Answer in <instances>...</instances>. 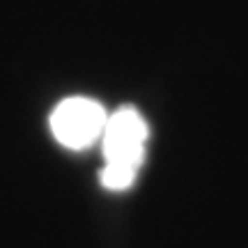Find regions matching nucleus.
<instances>
[{
  "mask_svg": "<svg viewBox=\"0 0 248 248\" xmlns=\"http://www.w3.org/2000/svg\"><path fill=\"white\" fill-rule=\"evenodd\" d=\"M150 140L147 120L136 106H120L108 115L106 131L101 136L104 168L99 182L108 191H129L145 163Z\"/></svg>",
  "mask_w": 248,
  "mask_h": 248,
  "instance_id": "1",
  "label": "nucleus"
},
{
  "mask_svg": "<svg viewBox=\"0 0 248 248\" xmlns=\"http://www.w3.org/2000/svg\"><path fill=\"white\" fill-rule=\"evenodd\" d=\"M106 108L97 99L90 97H67L51 110L48 124L53 138L62 147L83 152L101 142L108 122Z\"/></svg>",
  "mask_w": 248,
  "mask_h": 248,
  "instance_id": "2",
  "label": "nucleus"
}]
</instances>
